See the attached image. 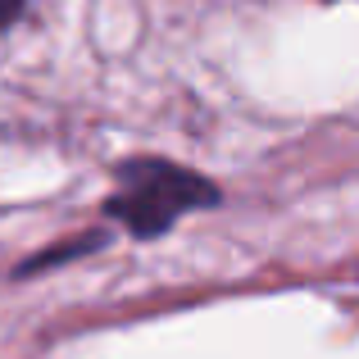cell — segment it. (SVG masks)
<instances>
[{"instance_id": "1", "label": "cell", "mask_w": 359, "mask_h": 359, "mask_svg": "<svg viewBox=\"0 0 359 359\" xmlns=\"http://www.w3.org/2000/svg\"><path fill=\"white\" fill-rule=\"evenodd\" d=\"M219 201V187L201 173L173 164V159H128L118 168V187L105 201V214L132 232V237H159L187 210Z\"/></svg>"}, {"instance_id": "2", "label": "cell", "mask_w": 359, "mask_h": 359, "mask_svg": "<svg viewBox=\"0 0 359 359\" xmlns=\"http://www.w3.org/2000/svg\"><path fill=\"white\" fill-rule=\"evenodd\" d=\"M105 237L100 232H87V237H78V241H64V245H50V255H41V259H32V264H23L18 273H41L46 264H60V259H73V255H82V250H91V245H100Z\"/></svg>"}, {"instance_id": "3", "label": "cell", "mask_w": 359, "mask_h": 359, "mask_svg": "<svg viewBox=\"0 0 359 359\" xmlns=\"http://www.w3.org/2000/svg\"><path fill=\"white\" fill-rule=\"evenodd\" d=\"M18 14H23V0H0V27H9Z\"/></svg>"}]
</instances>
